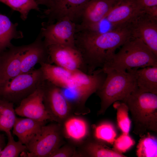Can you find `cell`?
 I'll return each mask as SVG.
<instances>
[{
    "label": "cell",
    "mask_w": 157,
    "mask_h": 157,
    "mask_svg": "<svg viewBox=\"0 0 157 157\" xmlns=\"http://www.w3.org/2000/svg\"><path fill=\"white\" fill-rule=\"evenodd\" d=\"M132 38L127 26L104 33L83 30L76 33L75 44L82 55L88 74H91L106 67L116 50Z\"/></svg>",
    "instance_id": "obj_1"
},
{
    "label": "cell",
    "mask_w": 157,
    "mask_h": 157,
    "mask_svg": "<svg viewBox=\"0 0 157 157\" xmlns=\"http://www.w3.org/2000/svg\"><path fill=\"white\" fill-rule=\"evenodd\" d=\"M131 112L133 132L140 136L147 132H157V94L137 88L123 101Z\"/></svg>",
    "instance_id": "obj_2"
},
{
    "label": "cell",
    "mask_w": 157,
    "mask_h": 157,
    "mask_svg": "<svg viewBox=\"0 0 157 157\" xmlns=\"http://www.w3.org/2000/svg\"><path fill=\"white\" fill-rule=\"evenodd\" d=\"M103 69L106 73V76L96 92L101 100L98 115L104 114L112 104L117 101H123L137 88L135 69L124 72Z\"/></svg>",
    "instance_id": "obj_3"
},
{
    "label": "cell",
    "mask_w": 157,
    "mask_h": 157,
    "mask_svg": "<svg viewBox=\"0 0 157 157\" xmlns=\"http://www.w3.org/2000/svg\"><path fill=\"white\" fill-rule=\"evenodd\" d=\"M121 47L102 69L124 72L130 69L157 66V57L141 40L132 38Z\"/></svg>",
    "instance_id": "obj_4"
},
{
    "label": "cell",
    "mask_w": 157,
    "mask_h": 157,
    "mask_svg": "<svg viewBox=\"0 0 157 157\" xmlns=\"http://www.w3.org/2000/svg\"><path fill=\"white\" fill-rule=\"evenodd\" d=\"M44 81L40 67L20 74L0 87V99L19 104L41 86Z\"/></svg>",
    "instance_id": "obj_5"
},
{
    "label": "cell",
    "mask_w": 157,
    "mask_h": 157,
    "mask_svg": "<svg viewBox=\"0 0 157 157\" xmlns=\"http://www.w3.org/2000/svg\"><path fill=\"white\" fill-rule=\"evenodd\" d=\"M63 133L61 124L56 123L44 125L27 146V152L21 154L20 156L27 157H49L61 146Z\"/></svg>",
    "instance_id": "obj_6"
},
{
    "label": "cell",
    "mask_w": 157,
    "mask_h": 157,
    "mask_svg": "<svg viewBox=\"0 0 157 157\" xmlns=\"http://www.w3.org/2000/svg\"><path fill=\"white\" fill-rule=\"evenodd\" d=\"M41 87L43 102L52 121L62 125L73 111L61 89L45 80Z\"/></svg>",
    "instance_id": "obj_7"
},
{
    "label": "cell",
    "mask_w": 157,
    "mask_h": 157,
    "mask_svg": "<svg viewBox=\"0 0 157 157\" xmlns=\"http://www.w3.org/2000/svg\"><path fill=\"white\" fill-rule=\"evenodd\" d=\"M126 26L132 37L142 40L157 57V17L142 10Z\"/></svg>",
    "instance_id": "obj_8"
},
{
    "label": "cell",
    "mask_w": 157,
    "mask_h": 157,
    "mask_svg": "<svg viewBox=\"0 0 157 157\" xmlns=\"http://www.w3.org/2000/svg\"><path fill=\"white\" fill-rule=\"evenodd\" d=\"M47 47L50 64L72 72L79 71L88 74L82 55L75 46L51 45Z\"/></svg>",
    "instance_id": "obj_9"
},
{
    "label": "cell",
    "mask_w": 157,
    "mask_h": 157,
    "mask_svg": "<svg viewBox=\"0 0 157 157\" xmlns=\"http://www.w3.org/2000/svg\"><path fill=\"white\" fill-rule=\"evenodd\" d=\"M76 24L68 19L57 21L55 24H44L40 34L45 45L75 47Z\"/></svg>",
    "instance_id": "obj_10"
},
{
    "label": "cell",
    "mask_w": 157,
    "mask_h": 157,
    "mask_svg": "<svg viewBox=\"0 0 157 157\" xmlns=\"http://www.w3.org/2000/svg\"><path fill=\"white\" fill-rule=\"evenodd\" d=\"M115 4L110 0H90L83 7L76 32L83 30L98 31L100 22Z\"/></svg>",
    "instance_id": "obj_11"
},
{
    "label": "cell",
    "mask_w": 157,
    "mask_h": 157,
    "mask_svg": "<svg viewBox=\"0 0 157 157\" xmlns=\"http://www.w3.org/2000/svg\"><path fill=\"white\" fill-rule=\"evenodd\" d=\"M90 0H52L50 6L44 10L42 17L48 19L47 24L64 19L76 23L80 20L83 7Z\"/></svg>",
    "instance_id": "obj_12"
},
{
    "label": "cell",
    "mask_w": 157,
    "mask_h": 157,
    "mask_svg": "<svg viewBox=\"0 0 157 157\" xmlns=\"http://www.w3.org/2000/svg\"><path fill=\"white\" fill-rule=\"evenodd\" d=\"M29 47L13 45L0 52V87L20 74L22 59Z\"/></svg>",
    "instance_id": "obj_13"
},
{
    "label": "cell",
    "mask_w": 157,
    "mask_h": 157,
    "mask_svg": "<svg viewBox=\"0 0 157 157\" xmlns=\"http://www.w3.org/2000/svg\"><path fill=\"white\" fill-rule=\"evenodd\" d=\"M41 85L20 102L15 109L16 114L41 122L52 121L43 102Z\"/></svg>",
    "instance_id": "obj_14"
},
{
    "label": "cell",
    "mask_w": 157,
    "mask_h": 157,
    "mask_svg": "<svg viewBox=\"0 0 157 157\" xmlns=\"http://www.w3.org/2000/svg\"><path fill=\"white\" fill-rule=\"evenodd\" d=\"M106 76L102 69H97L91 74L79 71L74 72L70 85L67 89L89 97L101 87Z\"/></svg>",
    "instance_id": "obj_15"
},
{
    "label": "cell",
    "mask_w": 157,
    "mask_h": 157,
    "mask_svg": "<svg viewBox=\"0 0 157 157\" xmlns=\"http://www.w3.org/2000/svg\"><path fill=\"white\" fill-rule=\"evenodd\" d=\"M142 10L135 0H126L115 4L105 18L112 28L125 26Z\"/></svg>",
    "instance_id": "obj_16"
},
{
    "label": "cell",
    "mask_w": 157,
    "mask_h": 157,
    "mask_svg": "<svg viewBox=\"0 0 157 157\" xmlns=\"http://www.w3.org/2000/svg\"><path fill=\"white\" fill-rule=\"evenodd\" d=\"M42 38L40 35L33 42L29 44V47L22 59L20 74L34 69L38 64L50 63L47 47Z\"/></svg>",
    "instance_id": "obj_17"
},
{
    "label": "cell",
    "mask_w": 157,
    "mask_h": 157,
    "mask_svg": "<svg viewBox=\"0 0 157 157\" xmlns=\"http://www.w3.org/2000/svg\"><path fill=\"white\" fill-rule=\"evenodd\" d=\"M46 123L27 117H16L13 128V133L27 147Z\"/></svg>",
    "instance_id": "obj_18"
},
{
    "label": "cell",
    "mask_w": 157,
    "mask_h": 157,
    "mask_svg": "<svg viewBox=\"0 0 157 157\" xmlns=\"http://www.w3.org/2000/svg\"><path fill=\"white\" fill-rule=\"evenodd\" d=\"M40 65L45 80L61 89L69 87L74 72L49 63H42Z\"/></svg>",
    "instance_id": "obj_19"
},
{
    "label": "cell",
    "mask_w": 157,
    "mask_h": 157,
    "mask_svg": "<svg viewBox=\"0 0 157 157\" xmlns=\"http://www.w3.org/2000/svg\"><path fill=\"white\" fill-rule=\"evenodd\" d=\"M136 85L140 91L157 94V66L135 69Z\"/></svg>",
    "instance_id": "obj_20"
},
{
    "label": "cell",
    "mask_w": 157,
    "mask_h": 157,
    "mask_svg": "<svg viewBox=\"0 0 157 157\" xmlns=\"http://www.w3.org/2000/svg\"><path fill=\"white\" fill-rule=\"evenodd\" d=\"M17 23H13L7 16L0 13V52L13 45V39L22 38V32L17 30Z\"/></svg>",
    "instance_id": "obj_21"
},
{
    "label": "cell",
    "mask_w": 157,
    "mask_h": 157,
    "mask_svg": "<svg viewBox=\"0 0 157 157\" xmlns=\"http://www.w3.org/2000/svg\"><path fill=\"white\" fill-rule=\"evenodd\" d=\"M78 156L90 157H126L125 155L108 147L104 142L95 137L88 141L78 152Z\"/></svg>",
    "instance_id": "obj_22"
},
{
    "label": "cell",
    "mask_w": 157,
    "mask_h": 157,
    "mask_svg": "<svg viewBox=\"0 0 157 157\" xmlns=\"http://www.w3.org/2000/svg\"><path fill=\"white\" fill-rule=\"evenodd\" d=\"M64 134L75 142H80L85 138L89 133L88 123L84 119L76 117H69L63 123Z\"/></svg>",
    "instance_id": "obj_23"
},
{
    "label": "cell",
    "mask_w": 157,
    "mask_h": 157,
    "mask_svg": "<svg viewBox=\"0 0 157 157\" xmlns=\"http://www.w3.org/2000/svg\"><path fill=\"white\" fill-rule=\"evenodd\" d=\"M14 104L0 99V131L5 132L13 128L16 117Z\"/></svg>",
    "instance_id": "obj_24"
},
{
    "label": "cell",
    "mask_w": 157,
    "mask_h": 157,
    "mask_svg": "<svg viewBox=\"0 0 157 157\" xmlns=\"http://www.w3.org/2000/svg\"><path fill=\"white\" fill-rule=\"evenodd\" d=\"M137 146L136 154L138 157H156L157 140L154 136L147 132L140 136Z\"/></svg>",
    "instance_id": "obj_25"
},
{
    "label": "cell",
    "mask_w": 157,
    "mask_h": 157,
    "mask_svg": "<svg viewBox=\"0 0 157 157\" xmlns=\"http://www.w3.org/2000/svg\"><path fill=\"white\" fill-rule=\"evenodd\" d=\"M0 2L18 12L23 20L26 19L31 10L40 11L39 4L35 0H0Z\"/></svg>",
    "instance_id": "obj_26"
},
{
    "label": "cell",
    "mask_w": 157,
    "mask_h": 157,
    "mask_svg": "<svg viewBox=\"0 0 157 157\" xmlns=\"http://www.w3.org/2000/svg\"><path fill=\"white\" fill-rule=\"evenodd\" d=\"M117 135L114 126L109 121L102 122L94 127V137L104 142L113 144Z\"/></svg>",
    "instance_id": "obj_27"
},
{
    "label": "cell",
    "mask_w": 157,
    "mask_h": 157,
    "mask_svg": "<svg viewBox=\"0 0 157 157\" xmlns=\"http://www.w3.org/2000/svg\"><path fill=\"white\" fill-rule=\"evenodd\" d=\"M8 142L1 151L0 157H17L27 152L26 146L20 141L15 140L10 131L6 133Z\"/></svg>",
    "instance_id": "obj_28"
},
{
    "label": "cell",
    "mask_w": 157,
    "mask_h": 157,
    "mask_svg": "<svg viewBox=\"0 0 157 157\" xmlns=\"http://www.w3.org/2000/svg\"><path fill=\"white\" fill-rule=\"evenodd\" d=\"M113 104V107L117 110L118 125L123 133L128 134L131 124L128 115V108L125 103L121 101H117Z\"/></svg>",
    "instance_id": "obj_29"
},
{
    "label": "cell",
    "mask_w": 157,
    "mask_h": 157,
    "mask_svg": "<svg viewBox=\"0 0 157 157\" xmlns=\"http://www.w3.org/2000/svg\"><path fill=\"white\" fill-rule=\"evenodd\" d=\"M135 143L134 140L128 134L123 133L115 139L113 143L114 150L122 154L130 149Z\"/></svg>",
    "instance_id": "obj_30"
},
{
    "label": "cell",
    "mask_w": 157,
    "mask_h": 157,
    "mask_svg": "<svg viewBox=\"0 0 157 157\" xmlns=\"http://www.w3.org/2000/svg\"><path fill=\"white\" fill-rule=\"evenodd\" d=\"M78 155L75 149L72 145H66L60 147L52 153L49 157H71L76 156Z\"/></svg>",
    "instance_id": "obj_31"
},
{
    "label": "cell",
    "mask_w": 157,
    "mask_h": 157,
    "mask_svg": "<svg viewBox=\"0 0 157 157\" xmlns=\"http://www.w3.org/2000/svg\"><path fill=\"white\" fill-rule=\"evenodd\" d=\"M139 6L142 10H145L157 6V0H135Z\"/></svg>",
    "instance_id": "obj_32"
},
{
    "label": "cell",
    "mask_w": 157,
    "mask_h": 157,
    "mask_svg": "<svg viewBox=\"0 0 157 157\" xmlns=\"http://www.w3.org/2000/svg\"><path fill=\"white\" fill-rule=\"evenodd\" d=\"M39 5L41 4L45 5L49 8L50 6L52 0H35Z\"/></svg>",
    "instance_id": "obj_33"
},
{
    "label": "cell",
    "mask_w": 157,
    "mask_h": 157,
    "mask_svg": "<svg viewBox=\"0 0 157 157\" xmlns=\"http://www.w3.org/2000/svg\"><path fill=\"white\" fill-rule=\"evenodd\" d=\"M5 146L4 137L3 135L0 138V156L1 151Z\"/></svg>",
    "instance_id": "obj_34"
},
{
    "label": "cell",
    "mask_w": 157,
    "mask_h": 157,
    "mask_svg": "<svg viewBox=\"0 0 157 157\" xmlns=\"http://www.w3.org/2000/svg\"><path fill=\"white\" fill-rule=\"evenodd\" d=\"M112 1H113V2H114L115 3V4L119 2H121L122 1L126 0H110Z\"/></svg>",
    "instance_id": "obj_35"
},
{
    "label": "cell",
    "mask_w": 157,
    "mask_h": 157,
    "mask_svg": "<svg viewBox=\"0 0 157 157\" xmlns=\"http://www.w3.org/2000/svg\"><path fill=\"white\" fill-rule=\"evenodd\" d=\"M3 135L0 134V138H1V136H3Z\"/></svg>",
    "instance_id": "obj_36"
}]
</instances>
